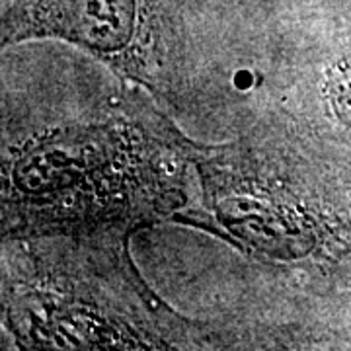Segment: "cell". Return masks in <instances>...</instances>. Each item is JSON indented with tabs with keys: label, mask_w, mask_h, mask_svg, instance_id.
<instances>
[{
	"label": "cell",
	"mask_w": 351,
	"mask_h": 351,
	"mask_svg": "<svg viewBox=\"0 0 351 351\" xmlns=\"http://www.w3.org/2000/svg\"><path fill=\"white\" fill-rule=\"evenodd\" d=\"M184 0H4V43L59 38L108 63L135 66L131 45L170 25Z\"/></svg>",
	"instance_id": "cell-1"
}]
</instances>
